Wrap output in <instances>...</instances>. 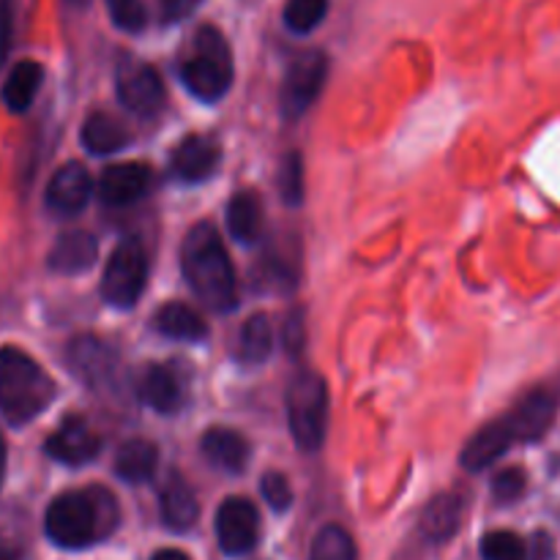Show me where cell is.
Segmentation results:
<instances>
[{
	"label": "cell",
	"mask_w": 560,
	"mask_h": 560,
	"mask_svg": "<svg viewBox=\"0 0 560 560\" xmlns=\"http://www.w3.org/2000/svg\"><path fill=\"white\" fill-rule=\"evenodd\" d=\"M0 560H22L20 552L11 550V547H0Z\"/></svg>",
	"instance_id": "cell-40"
},
{
	"label": "cell",
	"mask_w": 560,
	"mask_h": 560,
	"mask_svg": "<svg viewBox=\"0 0 560 560\" xmlns=\"http://www.w3.org/2000/svg\"><path fill=\"white\" fill-rule=\"evenodd\" d=\"M288 424L295 446L304 454L320 452L328 430V388L317 372H299L290 381L288 397Z\"/></svg>",
	"instance_id": "cell-5"
},
{
	"label": "cell",
	"mask_w": 560,
	"mask_h": 560,
	"mask_svg": "<svg viewBox=\"0 0 560 560\" xmlns=\"http://www.w3.org/2000/svg\"><path fill=\"white\" fill-rule=\"evenodd\" d=\"M11 47V0H0V69Z\"/></svg>",
	"instance_id": "cell-37"
},
{
	"label": "cell",
	"mask_w": 560,
	"mask_h": 560,
	"mask_svg": "<svg viewBox=\"0 0 560 560\" xmlns=\"http://www.w3.org/2000/svg\"><path fill=\"white\" fill-rule=\"evenodd\" d=\"M3 474H5V443L3 438H0V481H3Z\"/></svg>",
	"instance_id": "cell-41"
},
{
	"label": "cell",
	"mask_w": 560,
	"mask_h": 560,
	"mask_svg": "<svg viewBox=\"0 0 560 560\" xmlns=\"http://www.w3.org/2000/svg\"><path fill=\"white\" fill-rule=\"evenodd\" d=\"M145 279L148 260L142 244L135 238L120 241L104 266L102 299L115 310H131L145 290Z\"/></svg>",
	"instance_id": "cell-6"
},
{
	"label": "cell",
	"mask_w": 560,
	"mask_h": 560,
	"mask_svg": "<svg viewBox=\"0 0 560 560\" xmlns=\"http://www.w3.org/2000/svg\"><path fill=\"white\" fill-rule=\"evenodd\" d=\"M273 353V328L266 315H252L238 334V361L262 364Z\"/></svg>",
	"instance_id": "cell-27"
},
{
	"label": "cell",
	"mask_w": 560,
	"mask_h": 560,
	"mask_svg": "<svg viewBox=\"0 0 560 560\" xmlns=\"http://www.w3.org/2000/svg\"><path fill=\"white\" fill-rule=\"evenodd\" d=\"M159 512H162V523L170 530H189L191 525L200 517V503H197L195 490L184 481V476L173 474L162 487V495H159Z\"/></svg>",
	"instance_id": "cell-18"
},
{
	"label": "cell",
	"mask_w": 560,
	"mask_h": 560,
	"mask_svg": "<svg viewBox=\"0 0 560 560\" xmlns=\"http://www.w3.org/2000/svg\"><path fill=\"white\" fill-rule=\"evenodd\" d=\"M200 5V0H159V16H162L164 25H175V22H184L186 16H191Z\"/></svg>",
	"instance_id": "cell-35"
},
{
	"label": "cell",
	"mask_w": 560,
	"mask_h": 560,
	"mask_svg": "<svg viewBox=\"0 0 560 560\" xmlns=\"http://www.w3.org/2000/svg\"><path fill=\"white\" fill-rule=\"evenodd\" d=\"M148 186H151V167L148 164H109V167H104L102 178H98L96 195L104 206L124 208L145 197Z\"/></svg>",
	"instance_id": "cell-12"
},
{
	"label": "cell",
	"mask_w": 560,
	"mask_h": 560,
	"mask_svg": "<svg viewBox=\"0 0 560 560\" xmlns=\"http://www.w3.org/2000/svg\"><path fill=\"white\" fill-rule=\"evenodd\" d=\"M219 162H222V148L217 145V140L191 135L175 148L173 159H170V170L184 184H200V180H208L217 173Z\"/></svg>",
	"instance_id": "cell-15"
},
{
	"label": "cell",
	"mask_w": 560,
	"mask_h": 560,
	"mask_svg": "<svg viewBox=\"0 0 560 560\" xmlns=\"http://www.w3.org/2000/svg\"><path fill=\"white\" fill-rule=\"evenodd\" d=\"M159 468V448L151 441H126L115 454V474L129 485H145Z\"/></svg>",
	"instance_id": "cell-22"
},
{
	"label": "cell",
	"mask_w": 560,
	"mask_h": 560,
	"mask_svg": "<svg viewBox=\"0 0 560 560\" xmlns=\"http://www.w3.org/2000/svg\"><path fill=\"white\" fill-rule=\"evenodd\" d=\"M82 145L93 153V156H107V153H118L120 148L129 145V131L107 113H93L82 124L80 135Z\"/></svg>",
	"instance_id": "cell-24"
},
{
	"label": "cell",
	"mask_w": 560,
	"mask_h": 560,
	"mask_svg": "<svg viewBox=\"0 0 560 560\" xmlns=\"http://www.w3.org/2000/svg\"><path fill=\"white\" fill-rule=\"evenodd\" d=\"M109 16H113L115 25L126 33H140L145 27L148 14L142 0H107Z\"/></svg>",
	"instance_id": "cell-32"
},
{
	"label": "cell",
	"mask_w": 560,
	"mask_h": 560,
	"mask_svg": "<svg viewBox=\"0 0 560 560\" xmlns=\"http://www.w3.org/2000/svg\"><path fill=\"white\" fill-rule=\"evenodd\" d=\"M463 512L465 501L459 495H454V492H443V495L432 498L424 512H421V536L427 541H432V545H443V541H448L459 530Z\"/></svg>",
	"instance_id": "cell-20"
},
{
	"label": "cell",
	"mask_w": 560,
	"mask_h": 560,
	"mask_svg": "<svg viewBox=\"0 0 560 560\" xmlns=\"http://www.w3.org/2000/svg\"><path fill=\"white\" fill-rule=\"evenodd\" d=\"M42 88V66L36 60H20L9 71L3 85V102L11 113H25Z\"/></svg>",
	"instance_id": "cell-25"
},
{
	"label": "cell",
	"mask_w": 560,
	"mask_h": 560,
	"mask_svg": "<svg viewBox=\"0 0 560 560\" xmlns=\"http://www.w3.org/2000/svg\"><path fill=\"white\" fill-rule=\"evenodd\" d=\"M277 186L288 206L295 208L304 202V159H301V153H284L282 162H279Z\"/></svg>",
	"instance_id": "cell-30"
},
{
	"label": "cell",
	"mask_w": 560,
	"mask_h": 560,
	"mask_svg": "<svg viewBox=\"0 0 560 560\" xmlns=\"http://www.w3.org/2000/svg\"><path fill=\"white\" fill-rule=\"evenodd\" d=\"M93 178L80 162H69L52 175L47 186V208L60 217H77L91 202Z\"/></svg>",
	"instance_id": "cell-13"
},
{
	"label": "cell",
	"mask_w": 560,
	"mask_h": 560,
	"mask_svg": "<svg viewBox=\"0 0 560 560\" xmlns=\"http://www.w3.org/2000/svg\"><path fill=\"white\" fill-rule=\"evenodd\" d=\"M282 342L290 353H299L304 348V317L301 312H290L288 323L282 328Z\"/></svg>",
	"instance_id": "cell-36"
},
{
	"label": "cell",
	"mask_w": 560,
	"mask_h": 560,
	"mask_svg": "<svg viewBox=\"0 0 560 560\" xmlns=\"http://www.w3.org/2000/svg\"><path fill=\"white\" fill-rule=\"evenodd\" d=\"M69 5H74V9H82V5H88V0H66Z\"/></svg>",
	"instance_id": "cell-42"
},
{
	"label": "cell",
	"mask_w": 560,
	"mask_h": 560,
	"mask_svg": "<svg viewBox=\"0 0 560 560\" xmlns=\"http://www.w3.org/2000/svg\"><path fill=\"white\" fill-rule=\"evenodd\" d=\"M151 560H189V556L180 550H159Z\"/></svg>",
	"instance_id": "cell-39"
},
{
	"label": "cell",
	"mask_w": 560,
	"mask_h": 560,
	"mask_svg": "<svg viewBox=\"0 0 560 560\" xmlns=\"http://www.w3.org/2000/svg\"><path fill=\"white\" fill-rule=\"evenodd\" d=\"M556 556V545L547 534H536L528 545V560H552Z\"/></svg>",
	"instance_id": "cell-38"
},
{
	"label": "cell",
	"mask_w": 560,
	"mask_h": 560,
	"mask_svg": "<svg viewBox=\"0 0 560 560\" xmlns=\"http://www.w3.org/2000/svg\"><path fill=\"white\" fill-rule=\"evenodd\" d=\"M58 397L52 377L16 348H0V416L22 427L38 419Z\"/></svg>",
	"instance_id": "cell-3"
},
{
	"label": "cell",
	"mask_w": 560,
	"mask_h": 560,
	"mask_svg": "<svg viewBox=\"0 0 560 560\" xmlns=\"http://www.w3.org/2000/svg\"><path fill=\"white\" fill-rule=\"evenodd\" d=\"M120 525V506L104 487L69 490L55 498L44 517L49 541L63 550H85L109 539Z\"/></svg>",
	"instance_id": "cell-1"
},
{
	"label": "cell",
	"mask_w": 560,
	"mask_h": 560,
	"mask_svg": "<svg viewBox=\"0 0 560 560\" xmlns=\"http://www.w3.org/2000/svg\"><path fill=\"white\" fill-rule=\"evenodd\" d=\"M328 14V0H288L284 3V25L288 31L299 33H312Z\"/></svg>",
	"instance_id": "cell-29"
},
{
	"label": "cell",
	"mask_w": 560,
	"mask_h": 560,
	"mask_svg": "<svg viewBox=\"0 0 560 560\" xmlns=\"http://www.w3.org/2000/svg\"><path fill=\"white\" fill-rule=\"evenodd\" d=\"M180 268L191 293L213 312H233L238 306L233 262L224 241L211 222H200L186 233L180 246Z\"/></svg>",
	"instance_id": "cell-2"
},
{
	"label": "cell",
	"mask_w": 560,
	"mask_h": 560,
	"mask_svg": "<svg viewBox=\"0 0 560 560\" xmlns=\"http://www.w3.org/2000/svg\"><path fill=\"white\" fill-rule=\"evenodd\" d=\"M137 394H140V399L148 408L164 416L178 413L180 405H184V383H180L178 372L173 366L164 364H151L142 372Z\"/></svg>",
	"instance_id": "cell-17"
},
{
	"label": "cell",
	"mask_w": 560,
	"mask_h": 560,
	"mask_svg": "<svg viewBox=\"0 0 560 560\" xmlns=\"http://www.w3.org/2000/svg\"><path fill=\"white\" fill-rule=\"evenodd\" d=\"M228 228L230 235L241 244H255L262 230L260 200L252 191H238L228 206Z\"/></svg>",
	"instance_id": "cell-26"
},
{
	"label": "cell",
	"mask_w": 560,
	"mask_h": 560,
	"mask_svg": "<svg viewBox=\"0 0 560 560\" xmlns=\"http://www.w3.org/2000/svg\"><path fill=\"white\" fill-rule=\"evenodd\" d=\"M514 443L517 441H514V432L509 430L506 419H498L492 421V424L481 427V430L470 438L468 446L463 448L459 463H463V468L470 470V474H479V470H487L490 465H495Z\"/></svg>",
	"instance_id": "cell-16"
},
{
	"label": "cell",
	"mask_w": 560,
	"mask_h": 560,
	"mask_svg": "<svg viewBox=\"0 0 560 560\" xmlns=\"http://www.w3.org/2000/svg\"><path fill=\"white\" fill-rule=\"evenodd\" d=\"M153 326L159 334L170 339H184V342H200L208 337V323L202 320V315L191 306L178 304V301H170L153 317Z\"/></svg>",
	"instance_id": "cell-23"
},
{
	"label": "cell",
	"mask_w": 560,
	"mask_h": 560,
	"mask_svg": "<svg viewBox=\"0 0 560 560\" xmlns=\"http://www.w3.org/2000/svg\"><path fill=\"white\" fill-rule=\"evenodd\" d=\"M328 74V60L326 55L310 49L301 52L293 63L288 66L282 80V91H279V113L284 120H299L306 109L315 104L320 96L323 82Z\"/></svg>",
	"instance_id": "cell-7"
},
{
	"label": "cell",
	"mask_w": 560,
	"mask_h": 560,
	"mask_svg": "<svg viewBox=\"0 0 560 560\" xmlns=\"http://www.w3.org/2000/svg\"><path fill=\"white\" fill-rule=\"evenodd\" d=\"M556 416L558 399L550 392H534L525 399H520V405H514L503 419H506L509 430L514 432V441L534 443L539 438H545V432L550 430Z\"/></svg>",
	"instance_id": "cell-14"
},
{
	"label": "cell",
	"mask_w": 560,
	"mask_h": 560,
	"mask_svg": "<svg viewBox=\"0 0 560 560\" xmlns=\"http://www.w3.org/2000/svg\"><path fill=\"white\" fill-rule=\"evenodd\" d=\"M69 370L74 372L77 381L85 383L93 392H107L115 386L118 375V353L107 342L96 337H77L71 339L66 350Z\"/></svg>",
	"instance_id": "cell-9"
},
{
	"label": "cell",
	"mask_w": 560,
	"mask_h": 560,
	"mask_svg": "<svg viewBox=\"0 0 560 560\" xmlns=\"http://www.w3.org/2000/svg\"><path fill=\"white\" fill-rule=\"evenodd\" d=\"M485 560H528V545L512 530H492L481 539Z\"/></svg>",
	"instance_id": "cell-31"
},
{
	"label": "cell",
	"mask_w": 560,
	"mask_h": 560,
	"mask_svg": "<svg viewBox=\"0 0 560 560\" xmlns=\"http://www.w3.org/2000/svg\"><path fill=\"white\" fill-rule=\"evenodd\" d=\"M310 560H359L353 536L339 525H326L312 541Z\"/></svg>",
	"instance_id": "cell-28"
},
{
	"label": "cell",
	"mask_w": 560,
	"mask_h": 560,
	"mask_svg": "<svg viewBox=\"0 0 560 560\" xmlns=\"http://www.w3.org/2000/svg\"><path fill=\"white\" fill-rule=\"evenodd\" d=\"M260 536V517L246 498H228L217 512V539L224 556H246Z\"/></svg>",
	"instance_id": "cell-10"
},
{
	"label": "cell",
	"mask_w": 560,
	"mask_h": 560,
	"mask_svg": "<svg viewBox=\"0 0 560 560\" xmlns=\"http://www.w3.org/2000/svg\"><path fill=\"white\" fill-rule=\"evenodd\" d=\"M525 487H528L525 470L506 468L492 479V498H495V503H501V506H509V503H517L520 498L525 495Z\"/></svg>",
	"instance_id": "cell-33"
},
{
	"label": "cell",
	"mask_w": 560,
	"mask_h": 560,
	"mask_svg": "<svg viewBox=\"0 0 560 560\" xmlns=\"http://www.w3.org/2000/svg\"><path fill=\"white\" fill-rule=\"evenodd\" d=\"M202 454L213 468L224 474H241L249 463V441L241 432L228 430V427H213L202 435Z\"/></svg>",
	"instance_id": "cell-19"
},
{
	"label": "cell",
	"mask_w": 560,
	"mask_h": 560,
	"mask_svg": "<svg viewBox=\"0 0 560 560\" xmlns=\"http://www.w3.org/2000/svg\"><path fill=\"white\" fill-rule=\"evenodd\" d=\"M98 244L91 233L85 230H71L55 241L52 252H49V268L58 273H82L96 262Z\"/></svg>",
	"instance_id": "cell-21"
},
{
	"label": "cell",
	"mask_w": 560,
	"mask_h": 560,
	"mask_svg": "<svg viewBox=\"0 0 560 560\" xmlns=\"http://www.w3.org/2000/svg\"><path fill=\"white\" fill-rule=\"evenodd\" d=\"M120 104L140 118H151L164 107V82L153 66L142 60H126L118 69L115 80Z\"/></svg>",
	"instance_id": "cell-8"
},
{
	"label": "cell",
	"mask_w": 560,
	"mask_h": 560,
	"mask_svg": "<svg viewBox=\"0 0 560 560\" xmlns=\"http://www.w3.org/2000/svg\"><path fill=\"white\" fill-rule=\"evenodd\" d=\"M98 448H102V441H98L96 432L85 424L82 419H66L52 435L44 443V452L60 465H69V468H80V465L93 463L98 457Z\"/></svg>",
	"instance_id": "cell-11"
},
{
	"label": "cell",
	"mask_w": 560,
	"mask_h": 560,
	"mask_svg": "<svg viewBox=\"0 0 560 560\" xmlns=\"http://www.w3.org/2000/svg\"><path fill=\"white\" fill-rule=\"evenodd\" d=\"M260 492L262 498L268 501V506L273 509V512H284V509H290V503H293V490H290V481L288 476L282 474H266L260 481Z\"/></svg>",
	"instance_id": "cell-34"
},
{
	"label": "cell",
	"mask_w": 560,
	"mask_h": 560,
	"mask_svg": "<svg viewBox=\"0 0 560 560\" xmlns=\"http://www.w3.org/2000/svg\"><path fill=\"white\" fill-rule=\"evenodd\" d=\"M180 82L200 102H219L233 85V52L228 38L213 25H202L195 33L189 58L180 66Z\"/></svg>",
	"instance_id": "cell-4"
}]
</instances>
